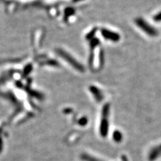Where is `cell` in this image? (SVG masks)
<instances>
[{
	"instance_id": "2",
	"label": "cell",
	"mask_w": 161,
	"mask_h": 161,
	"mask_svg": "<svg viewBox=\"0 0 161 161\" xmlns=\"http://www.w3.org/2000/svg\"><path fill=\"white\" fill-rule=\"evenodd\" d=\"M153 20L156 22H161V12H158L157 14L154 16Z\"/></svg>"
},
{
	"instance_id": "1",
	"label": "cell",
	"mask_w": 161,
	"mask_h": 161,
	"mask_svg": "<svg viewBox=\"0 0 161 161\" xmlns=\"http://www.w3.org/2000/svg\"><path fill=\"white\" fill-rule=\"evenodd\" d=\"M136 24L140 29L143 30L148 35L154 37V36H156L158 34L157 30L155 29L153 26L150 25L147 22L142 19V18H138V19H136Z\"/></svg>"
}]
</instances>
